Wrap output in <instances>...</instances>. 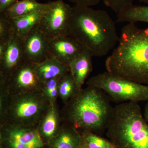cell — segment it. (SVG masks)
I'll use <instances>...</instances> for the list:
<instances>
[{"label":"cell","mask_w":148,"mask_h":148,"mask_svg":"<svg viewBox=\"0 0 148 148\" xmlns=\"http://www.w3.org/2000/svg\"><path fill=\"white\" fill-rule=\"evenodd\" d=\"M68 35L95 57L114 49L119 37L115 23L106 11L78 5L72 6Z\"/></svg>","instance_id":"obj_1"},{"label":"cell","mask_w":148,"mask_h":148,"mask_svg":"<svg viewBox=\"0 0 148 148\" xmlns=\"http://www.w3.org/2000/svg\"><path fill=\"white\" fill-rule=\"evenodd\" d=\"M105 66L110 73L148 85V28L132 23L123 26L118 45Z\"/></svg>","instance_id":"obj_2"},{"label":"cell","mask_w":148,"mask_h":148,"mask_svg":"<svg viewBox=\"0 0 148 148\" xmlns=\"http://www.w3.org/2000/svg\"><path fill=\"white\" fill-rule=\"evenodd\" d=\"M110 99L101 89L87 86L79 90L60 110L62 123L79 132L106 130L112 112Z\"/></svg>","instance_id":"obj_3"},{"label":"cell","mask_w":148,"mask_h":148,"mask_svg":"<svg viewBox=\"0 0 148 148\" xmlns=\"http://www.w3.org/2000/svg\"><path fill=\"white\" fill-rule=\"evenodd\" d=\"M106 131L116 148H148V124L138 103L114 107Z\"/></svg>","instance_id":"obj_4"},{"label":"cell","mask_w":148,"mask_h":148,"mask_svg":"<svg viewBox=\"0 0 148 148\" xmlns=\"http://www.w3.org/2000/svg\"><path fill=\"white\" fill-rule=\"evenodd\" d=\"M50 104L42 90L10 94L4 119L0 126L10 123L38 128Z\"/></svg>","instance_id":"obj_5"},{"label":"cell","mask_w":148,"mask_h":148,"mask_svg":"<svg viewBox=\"0 0 148 148\" xmlns=\"http://www.w3.org/2000/svg\"><path fill=\"white\" fill-rule=\"evenodd\" d=\"M86 84L101 89L115 103L148 101V85L134 82L107 71L91 77Z\"/></svg>","instance_id":"obj_6"},{"label":"cell","mask_w":148,"mask_h":148,"mask_svg":"<svg viewBox=\"0 0 148 148\" xmlns=\"http://www.w3.org/2000/svg\"><path fill=\"white\" fill-rule=\"evenodd\" d=\"M72 7L63 0L49 3L47 9L37 25L49 40L68 36V24Z\"/></svg>","instance_id":"obj_7"},{"label":"cell","mask_w":148,"mask_h":148,"mask_svg":"<svg viewBox=\"0 0 148 148\" xmlns=\"http://www.w3.org/2000/svg\"><path fill=\"white\" fill-rule=\"evenodd\" d=\"M0 84L4 85L12 95L41 91L42 84L35 70V64L24 61L6 79Z\"/></svg>","instance_id":"obj_8"},{"label":"cell","mask_w":148,"mask_h":148,"mask_svg":"<svg viewBox=\"0 0 148 148\" xmlns=\"http://www.w3.org/2000/svg\"><path fill=\"white\" fill-rule=\"evenodd\" d=\"M84 48L69 36H63L49 40L48 58H53L62 64L70 66Z\"/></svg>","instance_id":"obj_9"},{"label":"cell","mask_w":148,"mask_h":148,"mask_svg":"<svg viewBox=\"0 0 148 148\" xmlns=\"http://www.w3.org/2000/svg\"><path fill=\"white\" fill-rule=\"evenodd\" d=\"M48 41L46 36L36 26L22 41L25 60L36 64L47 60Z\"/></svg>","instance_id":"obj_10"},{"label":"cell","mask_w":148,"mask_h":148,"mask_svg":"<svg viewBox=\"0 0 148 148\" xmlns=\"http://www.w3.org/2000/svg\"><path fill=\"white\" fill-rule=\"evenodd\" d=\"M26 61L22 40L13 34L9 40L5 52L0 58V82L5 80Z\"/></svg>","instance_id":"obj_11"},{"label":"cell","mask_w":148,"mask_h":148,"mask_svg":"<svg viewBox=\"0 0 148 148\" xmlns=\"http://www.w3.org/2000/svg\"><path fill=\"white\" fill-rule=\"evenodd\" d=\"M1 136L10 138L29 148H44L45 145L37 127L5 123L0 126Z\"/></svg>","instance_id":"obj_12"},{"label":"cell","mask_w":148,"mask_h":148,"mask_svg":"<svg viewBox=\"0 0 148 148\" xmlns=\"http://www.w3.org/2000/svg\"><path fill=\"white\" fill-rule=\"evenodd\" d=\"M60 110L57 102L51 103L38 127L45 145L50 143L58 133L62 124Z\"/></svg>","instance_id":"obj_13"},{"label":"cell","mask_w":148,"mask_h":148,"mask_svg":"<svg viewBox=\"0 0 148 148\" xmlns=\"http://www.w3.org/2000/svg\"><path fill=\"white\" fill-rule=\"evenodd\" d=\"M92 57L90 51L84 48L69 66L70 73L78 90L82 89L86 79L92 71Z\"/></svg>","instance_id":"obj_14"},{"label":"cell","mask_w":148,"mask_h":148,"mask_svg":"<svg viewBox=\"0 0 148 148\" xmlns=\"http://www.w3.org/2000/svg\"><path fill=\"white\" fill-rule=\"evenodd\" d=\"M49 3L40 8L18 18L10 19L13 34L24 40L30 32L39 23L47 8Z\"/></svg>","instance_id":"obj_15"},{"label":"cell","mask_w":148,"mask_h":148,"mask_svg":"<svg viewBox=\"0 0 148 148\" xmlns=\"http://www.w3.org/2000/svg\"><path fill=\"white\" fill-rule=\"evenodd\" d=\"M82 138L74 127L62 123L58 133L48 145L54 148H80Z\"/></svg>","instance_id":"obj_16"},{"label":"cell","mask_w":148,"mask_h":148,"mask_svg":"<svg viewBox=\"0 0 148 148\" xmlns=\"http://www.w3.org/2000/svg\"><path fill=\"white\" fill-rule=\"evenodd\" d=\"M35 64V70L42 84L49 80L63 77L70 72L69 66L53 58H47L42 63Z\"/></svg>","instance_id":"obj_17"},{"label":"cell","mask_w":148,"mask_h":148,"mask_svg":"<svg viewBox=\"0 0 148 148\" xmlns=\"http://www.w3.org/2000/svg\"><path fill=\"white\" fill-rule=\"evenodd\" d=\"M45 3L36 0H20L15 3L0 16L8 19H13L24 16L42 7Z\"/></svg>","instance_id":"obj_18"},{"label":"cell","mask_w":148,"mask_h":148,"mask_svg":"<svg viewBox=\"0 0 148 148\" xmlns=\"http://www.w3.org/2000/svg\"><path fill=\"white\" fill-rule=\"evenodd\" d=\"M116 22L148 23V5H132L117 14Z\"/></svg>","instance_id":"obj_19"},{"label":"cell","mask_w":148,"mask_h":148,"mask_svg":"<svg viewBox=\"0 0 148 148\" xmlns=\"http://www.w3.org/2000/svg\"><path fill=\"white\" fill-rule=\"evenodd\" d=\"M79 90L71 73L61 79L58 88V98L64 104H66Z\"/></svg>","instance_id":"obj_20"},{"label":"cell","mask_w":148,"mask_h":148,"mask_svg":"<svg viewBox=\"0 0 148 148\" xmlns=\"http://www.w3.org/2000/svg\"><path fill=\"white\" fill-rule=\"evenodd\" d=\"M81 135L82 142L89 148H116L113 144L108 140L89 131H83Z\"/></svg>","instance_id":"obj_21"},{"label":"cell","mask_w":148,"mask_h":148,"mask_svg":"<svg viewBox=\"0 0 148 148\" xmlns=\"http://www.w3.org/2000/svg\"><path fill=\"white\" fill-rule=\"evenodd\" d=\"M62 78L49 80L42 84V90L45 98L51 103L57 102V99L58 98L59 82Z\"/></svg>","instance_id":"obj_22"},{"label":"cell","mask_w":148,"mask_h":148,"mask_svg":"<svg viewBox=\"0 0 148 148\" xmlns=\"http://www.w3.org/2000/svg\"><path fill=\"white\" fill-rule=\"evenodd\" d=\"M13 34L10 19L0 16V43H8Z\"/></svg>","instance_id":"obj_23"},{"label":"cell","mask_w":148,"mask_h":148,"mask_svg":"<svg viewBox=\"0 0 148 148\" xmlns=\"http://www.w3.org/2000/svg\"><path fill=\"white\" fill-rule=\"evenodd\" d=\"M134 0H103L104 3L117 14L133 4Z\"/></svg>","instance_id":"obj_24"},{"label":"cell","mask_w":148,"mask_h":148,"mask_svg":"<svg viewBox=\"0 0 148 148\" xmlns=\"http://www.w3.org/2000/svg\"><path fill=\"white\" fill-rule=\"evenodd\" d=\"M10 94L4 85L0 84V124L3 121Z\"/></svg>","instance_id":"obj_25"},{"label":"cell","mask_w":148,"mask_h":148,"mask_svg":"<svg viewBox=\"0 0 148 148\" xmlns=\"http://www.w3.org/2000/svg\"><path fill=\"white\" fill-rule=\"evenodd\" d=\"M74 5L86 6L91 7L98 5L101 0H68Z\"/></svg>","instance_id":"obj_26"},{"label":"cell","mask_w":148,"mask_h":148,"mask_svg":"<svg viewBox=\"0 0 148 148\" xmlns=\"http://www.w3.org/2000/svg\"><path fill=\"white\" fill-rule=\"evenodd\" d=\"M18 0H0V13H3Z\"/></svg>","instance_id":"obj_27"},{"label":"cell","mask_w":148,"mask_h":148,"mask_svg":"<svg viewBox=\"0 0 148 148\" xmlns=\"http://www.w3.org/2000/svg\"><path fill=\"white\" fill-rule=\"evenodd\" d=\"M143 115L145 120L148 124V101H147V103L145 106Z\"/></svg>","instance_id":"obj_28"},{"label":"cell","mask_w":148,"mask_h":148,"mask_svg":"<svg viewBox=\"0 0 148 148\" xmlns=\"http://www.w3.org/2000/svg\"><path fill=\"white\" fill-rule=\"evenodd\" d=\"M141 2L148 5V0H139Z\"/></svg>","instance_id":"obj_29"},{"label":"cell","mask_w":148,"mask_h":148,"mask_svg":"<svg viewBox=\"0 0 148 148\" xmlns=\"http://www.w3.org/2000/svg\"><path fill=\"white\" fill-rule=\"evenodd\" d=\"M80 148H89L86 145H85L83 143H82V144L81 147Z\"/></svg>","instance_id":"obj_30"},{"label":"cell","mask_w":148,"mask_h":148,"mask_svg":"<svg viewBox=\"0 0 148 148\" xmlns=\"http://www.w3.org/2000/svg\"><path fill=\"white\" fill-rule=\"evenodd\" d=\"M47 148H54L52 147H51V146H50L48 145L47 147Z\"/></svg>","instance_id":"obj_31"}]
</instances>
